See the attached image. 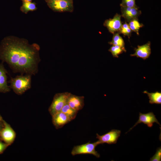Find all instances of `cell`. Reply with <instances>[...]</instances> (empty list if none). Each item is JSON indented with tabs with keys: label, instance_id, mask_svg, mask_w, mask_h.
Wrapping results in <instances>:
<instances>
[{
	"label": "cell",
	"instance_id": "obj_20",
	"mask_svg": "<svg viewBox=\"0 0 161 161\" xmlns=\"http://www.w3.org/2000/svg\"><path fill=\"white\" fill-rule=\"evenodd\" d=\"M132 32V31L129 27L128 24L125 23L123 24L122 25L118 33H122L123 35L127 36L129 38L131 35Z\"/></svg>",
	"mask_w": 161,
	"mask_h": 161
},
{
	"label": "cell",
	"instance_id": "obj_24",
	"mask_svg": "<svg viewBox=\"0 0 161 161\" xmlns=\"http://www.w3.org/2000/svg\"><path fill=\"white\" fill-rule=\"evenodd\" d=\"M9 145L0 140V154L2 153Z\"/></svg>",
	"mask_w": 161,
	"mask_h": 161
},
{
	"label": "cell",
	"instance_id": "obj_7",
	"mask_svg": "<svg viewBox=\"0 0 161 161\" xmlns=\"http://www.w3.org/2000/svg\"><path fill=\"white\" fill-rule=\"evenodd\" d=\"M121 131L117 129H112L108 133L102 135L96 134V138L100 144L106 143L109 144H115L120 136Z\"/></svg>",
	"mask_w": 161,
	"mask_h": 161
},
{
	"label": "cell",
	"instance_id": "obj_16",
	"mask_svg": "<svg viewBox=\"0 0 161 161\" xmlns=\"http://www.w3.org/2000/svg\"><path fill=\"white\" fill-rule=\"evenodd\" d=\"M61 111L66 114L71 120L75 119L78 112L71 108L67 103L63 106Z\"/></svg>",
	"mask_w": 161,
	"mask_h": 161
},
{
	"label": "cell",
	"instance_id": "obj_12",
	"mask_svg": "<svg viewBox=\"0 0 161 161\" xmlns=\"http://www.w3.org/2000/svg\"><path fill=\"white\" fill-rule=\"evenodd\" d=\"M52 117V123L57 129L61 128L71 121L66 114L61 111L55 113Z\"/></svg>",
	"mask_w": 161,
	"mask_h": 161
},
{
	"label": "cell",
	"instance_id": "obj_8",
	"mask_svg": "<svg viewBox=\"0 0 161 161\" xmlns=\"http://www.w3.org/2000/svg\"><path fill=\"white\" fill-rule=\"evenodd\" d=\"M121 16L116 13L112 18L106 20L104 25L111 33L118 32L122 26L121 21Z\"/></svg>",
	"mask_w": 161,
	"mask_h": 161
},
{
	"label": "cell",
	"instance_id": "obj_26",
	"mask_svg": "<svg viewBox=\"0 0 161 161\" xmlns=\"http://www.w3.org/2000/svg\"><path fill=\"white\" fill-rule=\"evenodd\" d=\"M24 1H30V2L32 0H23Z\"/></svg>",
	"mask_w": 161,
	"mask_h": 161
},
{
	"label": "cell",
	"instance_id": "obj_21",
	"mask_svg": "<svg viewBox=\"0 0 161 161\" xmlns=\"http://www.w3.org/2000/svg\"><path fill=\"white\" fill-rule=\"evenodd\" d=\"M22 9L25 12H27L30 11L35 10L36 9V7L34 3L30 1H24L23 3Z\"/></svg>",
	"mask_w": 161,
	"mask_h": 161
},
{
	"label": "cell",
	"instance_id": "obj_2",
	"mask_svg": "<svg viewBox=\"0 0 161 161\" xmlns=\"http://www.w3.org/2000/svg\"><path fill=\"white\" fill-rule=\"evenodd\" d=\"M31 75H19L11 78L9 82L10 87L16 94L20 95L31 88Z\"/></svg>",
	"mask_w": 161,
	"mask_h": 161
},
{
	"label": "cell",
	"instance_id": "obj_4",
	"mask_svg": "<svg viewBox=\"0 0 161 161\" xmlns=\"http://www.w3.org/2000/svg\"><path fill=\"white\" fill-rule=\"evenodd\" d=\"M100 144V143L98 140L92 143H90L89 141L80 145L75 146L73 148L71 154L73 156L83 154H92L97 158H99L100 154L95 150V148Z\"/></svg>",
	"mask_w": 161,
	"mask_h": 161
},
{
	"label": "cell",
	"instance_id": "obj_18",
	"mask_svg": "<svg viewBox=\"0 0 161 161\" xmlns=\"http://www.w3.org/2000/svg\"><path fill=\"white\" fill-rule=\"evenodd\" d=\"M114 57L118 58V55L123 52H126V50L125 47H121L118 45H112L109 50Z\"/></svg>",
	"mask_w": 161,
	"mask_h": 161
},
{
	"label": "cell",
	"instance_id": "obj_13",
	"mask_svg": "<svg viewBox=\"0 0 161 161\" xmlns=\"http://www.w3.org/2000/svg\"><path fill=\"white\" fill-rule=\"evenodd\" d=\"M84 97L72 95L70 93L67 103L72 108L78 111L82 109L84 105Z\"/></svg>",
	"mask_w": 161,
	"mask_h": 161
},
{
	"label": "cell",
	"instance_id": "obj_23",
	"mask_svg": "<svg viewBox=\"0 0 161 161\" xmlns=\"http://www.w3.org/2000/svg\"><path fill=\"white\" fill-rule=\"evenodd\" d=\"M161 160V147L158 148L155 154L150 158V161H160Z\"/></svg>",
	"mask_w": 161,
	"mask_h": 161
},
{
	"label": "cell",
	"instance_id": "obj_17",
	"mask_svg": "<svg viewBox=\"0 0 161 161\" xmlns=\"http://www.w3.org/2000/svg\"><path fill=\"white\" fill-rule=\"evenodd\" d=\"M128 22L129 26L132 31L135 32L137 35H139V29L143 27V24L139 22L137 18L133 19Z\"/></svg>",
	"mask_w": 161,
	"mask_h": 161
},
{
	"label": "cell",
	"instance_id": "obj_1",
	"mask_svg": "<svg viewBox=\"0 0 161 161\" xmlns=\"http://www.w3.org/2000/svg\"><path fill=\"white\" fill-rule=\"evenodd\" d=\"M39 50L37 44L6 38L0 47V59L6 62L14 72L35 75L40 61Z\"/></svg>",
	"mask_w": 161,
	"mask_h": 161
},
{
	"label": "cell",
	"instance_id": "obj_28",
	"mask_svg": "<svg viewBox=\"0 0 161 161\" xmlns=\"http://www.w3.org/2000/svg\"><path fill=\"white\" fill-rule=\"evenodd\" d=\"M65 0L73 1V0Z\"/></svg>",
	"mask_w": 161,
	"mask_h": 161
},
{
	"label": "cell",
	"instance_id": "obj_14",
	"mask_svg": "<svg viewBox=\"0 0 161 161\" xmlns=\"http://www.w3.org/2000/svg\"><path fill=\"white\" fill-rule=\"evenodd\" d=\"M7 72L2 64H0V92L6 93L10 90L7 84Z\"/></svg>",
	"mask_w": 161,
	"mask_h": 161
},
{
	"label": "cell",
	"instance_id": "obj_3",
	"mask_svg": "<svg viewBox=\"0 0 161 161\" xmlns=\"http://www.w3.org/2000/svg\"><path fill=\"white\" fill-rule=\"evenodd\" d=\"M70 93L67 92L56 94L53 97L48 110L51 116L61 111L63 106L67 103Z\"/></svg>",
	"mask_w": 161,
	"mask_h": 161
},
{
	"label": "cell",
	"instance_id": "obj_10",
	"mask_svg": "<svg viewBox=\"0 0 161 161\" xmlns=\"http://www.w3.org/2000/svg\"><path fill=\"white\" fill-rule=\"evenodd\" d=\"M120 7L121 16L128 22L133 19L137 18L141 14V11L138 10V7Z\"/></svg>",
	"mask_w": 161,
	"mask_h": 161
},
{
	"label": "cell",
	"instance_id": "obj_15",
	"mask_svg": "<svg viewBox=\"0 0 161 161\" xmlns=\"http://www.w3.org/2000/svg\"><path fill=\"white\" fill-rule=\"evenodd\" d=\"M146 94L148 97L149 103L150 104H161V92L157 91L155 92L149 93L145 90L143 92Z\"/></svg>",
	"mask_w": 161,
	"mask_h": 161
},
{
	"label": "cell",
	"instance_id": "obj_6",
	"mask_svg": "<svg viewBox=\"0 0 161 161\" xmlns=\"http://www.w3.org/2000/svg\"><path fill=\"white\" fill-rule=\"evenodd\" d=\"M3 122L4 126L0 133V140L9 146L14 141L16 133L9 124L4 120Z\"/></svg>",
	"mask_w": 161,
	"mask_h": 161
},
{
	"label": "cell",
	"instance_id": "obj_25",
	"mask_svg": "<svg viewBox=\"0 0 161 161\" xmlns=\"http://www.w3.org/2000/svg\"><path fill=\"white\" fill-rule=\"evenodd\" d=\"M4 120H0V133L1 132V130L4 126V122H3Z\"/></svg>",
	"mask_w": 161,
	"mask_h": 161
},
{
	"label": "cell",
	"instance_id": "obj_22",
	"mask_svg": "<svg viewBox=\"0 0 161 161\" xmlns=\"http://www.w3.org/2000/svg\"><path fill=\"white\" fill-rule=\"evenodd\" d=\"M120 6L130 7H138L135 4V0H122Z\"/></svg>",
	"mask_w": 161,
	"mask_h": 161
},
{
	"label": "cell",
	"instance_id": "obj_11",
	"mask_svg": "<svg viewBox=\"0 0 161 161\" xmlns=\"http://www.w3.org/2000/svg\"><path fill=\"white\" fill-rule=\"evenodd\" d=\"M134 50L135 52L131 54V56H136L145 60L148 58L151 54V42L148 41L143 45L138 46Z\"/></svg>",
	"mask_w": 161,
	"mask_h": 161
},
{
	"label": "cell",
	"instance_id": "obj_19",
	"mask_svg": "<svg viewBox=\"0 0 161 161\" xmlns=\"http://www.w3.org/2000/svg\"><path fill=\"white\" fill-rule=\"evenodd\" d=\"M111 45H118L121 47H125V43L122 38L120 35L119 33L114 34L112 41L109 42Z\"/></svg>",
	"mask_w": 161,
	"mask_h": 161
},
{
	"label": "cell",
	"instance_id": "obj_9",
	"mask_svg": "<svg viewBox=\"0 0 161 161\" xmlns=\"http://www.w3.org/2000/svg\"><path fill=\"white\" fill-rule=\"evenodd\" d=\"M155 123L159 124L161 126L160 124L156 117V116L153 112H149L146 114H142L140 112L138 121L127 132L130 131L138 124L143 123L146 124L148 127L150 128L153 126V123Z\"/></svg>",
	"mask_w": 161,
	"mask_h": 161
},
{
	"label": "cell",
	"instance_id": "obj_5",
	"mask_svg": "<svg viewBox=\"0 0 161 161\" xmlns=\"http://www.w3.org/2000/svg\"><path fill=\"white\" fill-rule=\"evenodd\" d=\"M48 4L53 10L60 12H70L73 10V1L49 0Z\"/></svg>",
	"mask_w": 161,
	"mask_h": 161
},
{
	"label": "cell",
	"instance_id": "obj_27",
	"mask_svg": "<svg viewBox=\"0 0 161 161\" xmlns=\"http://www.w3.org/2000/svg\"><path fill=\"white\" fill-rule=\"evenodd\" d=\"M3 119L1 116V115L0 114V120H3Z\"/></svg>",
	"mask_w": 161,
	"mask_h": 161
}]
</instances>
